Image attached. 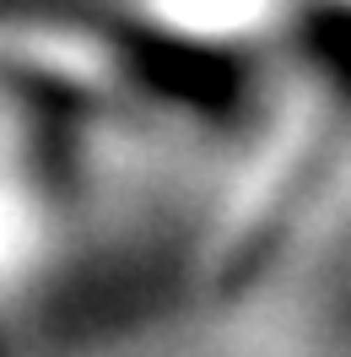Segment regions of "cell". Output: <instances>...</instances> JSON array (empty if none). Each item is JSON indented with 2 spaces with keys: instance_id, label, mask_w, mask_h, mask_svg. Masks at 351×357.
I'll return each mask as SVG.
<instances>
[]
</instances>
